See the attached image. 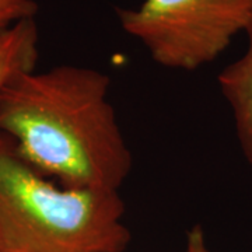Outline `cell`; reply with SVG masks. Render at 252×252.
<instances>
[{
  "label": "cell",
  "mask_w": 252,
  "mask_h": 252,
  "mask_svg": "<svg viewBox=\"0 0 252 252\" xmlns=\"http://www.w3.org/2000/svg\"><path fill=\"white\" fill-rule=\"evenodd\" d=\"M109 86L108 74L87 66L20 73L0 91V133L36 171L63 187L119 192L133 157Z\"/></svg>",
  "instance_id": "cell-1"
},
{
  "label": "cell",
  "mask_w": 252,
  "mask_h": 252,
  "mask_svg": "<svg viewBox=\"0 0 252 252\" xmlns=\"http://www.w3.org/2000/svg\"><path fill=\"white\" fill-rule=\"evenodd\" d=\"M124 219L119 192L63 187L0 133V251L125 252Z\"/></svg>",
  "instance_id": "cell-2"
},
{
  "label": "cell",
  "mask_w": 252,
  "mask_h": 252,
  "mask_svg": "<svg viewBox=\"0 0 252 252\" xmlns=\"http://www.w3.org/2000/svg\"><path fill=\"white\" fill-rule=\"evenodd\" d=\"M126 34L165 69L193 72L215 62L252 21V0H143L118 9Z\"/></svg>",
  "instance_id": "cell-3"
},
{
  "label": "cell",
  "mask_w": 252,
  "mask_h": 252,
  "mask_svg": "<svg viewBox=\"0 0 252 252\" xmlns=\"http://www.w3.org/2000/svg\"><path fill=\"white\" fill-rule=\"evenodd\" d=\"M245 35L248 39L247 51L219 74L217 81L233 111L244 157L252 165V21L245 30Z\"/></svg>",
  "instance_id": "cell-4"
},
{
  "label": "cell",
  "mask_w": 252,
  "mask_h": 252,
  "mask_svg": "<svg viewBox=\"0 0 252 252\" xmlns=\"http://www.w3.org/2000/svg\"><path fill=\"white\" fill-rule=\"evenodd\" d=\"M38 42L35 18L23 20L0 31V91L17 74L35 69Z\"/></svg>",
  "instance_id": "cell-5"
},
{
  "label": "cell",
  "mask_w": 252,
  "mask_h": 252,
  "mask_svg": "<svg viewBox=\"0 0 252 252\" xmlns=\"http://www.w3.org/2000/svg\"><path fill=\"white\" fill-rule=\"evenodd\" d=\"M36 11L35 0H0V31L23 20L35 18Z\"/></svg>",
  "instance_id": "cell-6"
},
{
  "label": "cell",
  "mask_w": 252,
  "mask_h": 252,
  "mask_svg": "<svg viewBox=\"0 0 252 252\" xmlns=\"http://www.w3.org/2000/svg\"><path fill=\"white\" fill-rule=\"evenodd\" d=\"M184 252H210L207 247L206 235L200 225H193L188 231Z\"/></svg>",
  "instance_id": "cell-7"
},
{
  "label": "cell",
  "mask_w": 252,
  "mask_h": 252,
  "mask_svg": "<svg viewBox=\"0 0 252 252\" xmlns=\"http://www.w3.org/2000/svg\"><path fill=\"white\" fill-rule=\"evenodd\" d=\"M0 252H1V251H0Z\"/></svg>",
  "instance_id": "cell-8"
}]
</instances>
